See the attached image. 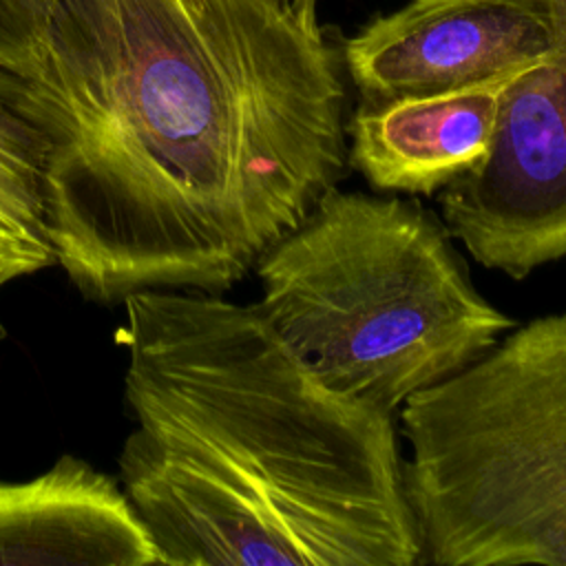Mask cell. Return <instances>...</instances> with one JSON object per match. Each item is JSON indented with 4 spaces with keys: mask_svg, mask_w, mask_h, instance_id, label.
<instances>
[{
    "mask_svg": "<svg viewBox=\"0 0 566 566\" xmlns=\"http://www.w3.org/2000/svg\"><path fill=\"white\" fill-rule=\"evenodd\" d=\"M44 150L57 265L93 303L221 294L343 175L345 86L276 0H53L0 51Z\"/></svg>",
    "mask_w": 566,
    "mask_h": 566,
    "instance_id": "1",
    "label": "cell"
},
{
    "mask_svg": "<svg viewBox=\"0 0 566 566\" xmlns=\"http://www.w3.org/2000/svg\"><path fill=\"white\" fill-rule=\"evenodd\" d=\"M119 482L166 566H413L394 416L332 391L259 305L124 301Z\"/></svg>",
    "mask_w": 566,
    "mask_h": 566,
    "instance_id": "2",
    "label": "cell"
},
{
    "mask_svg": "<svg viewBox=\"0 0 566 566\" xmlns=\"http://www.w3.org/2000/svg\"><path fill=\"white\" fill-rule=\"evenodd\" d=\"M256 303L332 391L387 416L513 327L411 201L327 190L254 265Z\"/></svg>",
    "mask_w": 566,
    "mask_h": 566,
    "instance_id": "3",
    "label": "cell"
},
{
    "mask_svg": "<svg viewBox=\"0 0 566 566\" xmlns=\"http://www.w3.org/2000/svg\"><path fill=\"white\" fill-rule=\"evenodd\" d=\"M398 413L427 562L566 566V314L526 323Z\"/></svg>",
    "mask_w": 566,
    "mask_h": 566,
    "instance_id": "4",
    "label": "cell"
},
{
    "mask_svg": "<svg viewBox=\"0 0 566 566\" xmlns=\"http://www.w3.org/2000/svg\"><path fill=\"white\" fill-rule=\"evenodd\" d=\"M551 20V51L509 84L486 155L440 195L447 232L517 281L566 256V0Z\"/></svg>",
    "mask_w": 566,
    "mask_h": 566,
    "instance_id": "5",
    "label": "cell"
},
{
    "mask_svg": "<svg viewBox=\"0 0 566 566\" xmlns=\"http://www.w3.org/2000/svg\"><path fill=\"white\" fill-rule=\"evenodd\" d=\"M553 44L551 0H409L345 42L363 102H389L526 69Z\"/></svg>",
    "mask_w": 566,
    "mask_h": 566,
    "instance_id": "6",
    "label": "cell"
},
{
    "mask_svg": "<svg viewBox=\"0 0 566 566\" xmlns=\"http://www.w3.org/2000/svg\"><path fill=\"white\" fill-rule=\"evenodd\" d=\"M159 551L122 484L75 455L0 478V566H150Z\"/></svg>",
    "mask_w": 566,
    "mask_h": 566,
    "instance_id": "7",
    "label": "cell"
},
{
    "mask_svg": "<svg viewBox=\"0 0 566 566\" xmlns=\"http://www.w3.org/2000/svg\"><path fill=\"white\" fill-rule=\"evenodd\" d=\"M526 69L460 88L363 102L347 126L349 161L380 190H442L486 155L502 97Z\"/></svg>",
    "mask_w": 566,
    "mask_h": 566,
    "instance_id": "8",
    "label": "cell"
},
{
    "mask_svg": "<svg viewBox=\"0 0 566 566\" xmlns=\"http://www.w3.org/2000/svg\"><path fill=\"white\" fill-rule=\"evenodd\" d=\"M51 265L57 259L46 223L44 150L38 135L0 106V290Z\"/></svg>",
    "mask_w": 566,
    "mask_h": 566,
    "instance_id": "9",
    "label": "cell"
},
{
    "mask_svg": "<svg viewBox=\"0 0 566 566\" xmlns=\"http://www.w3.org/2000/svg\"><path fill=\"white\" fill-rule=\"evenodd\" d=\"M53 0H0V51L35 33L51 11Z\"/></svg>",
    "mask_w": 566,
    "mask_h": 566,
    "instance_id": "10",
    "label": "cell"
},
{
    "mask_svg": "<svg viewBox=\"0 0 566 566\" xmlns=\"http://www.w3.org/2000/svg\"><path fill=\"white\" fill-rule=\"evenodd\" d=\"M298 24H303L310 31H321L318 29V18H316V0H276Z\"/></svg>",
    "mask_w": 566,
    "mask_h": 566,
    "instance_id": "11",
    "label": "cell"
},
{
    "mask_svg": "<svg viewBox=\"0 0 566 566\" xmlns=\"http://www.w3.org/2000/svg\"><path fill=\"white\" fill-rule=\"evenodd\" d=\"M188 2H192V4H197V7H199V4H203V0H188Z\"/></svg>",
    "mask_w": 566,
    "mask_h": 566,
    "instance_id": "12",
    "label": "cell"
}]
</instances>
